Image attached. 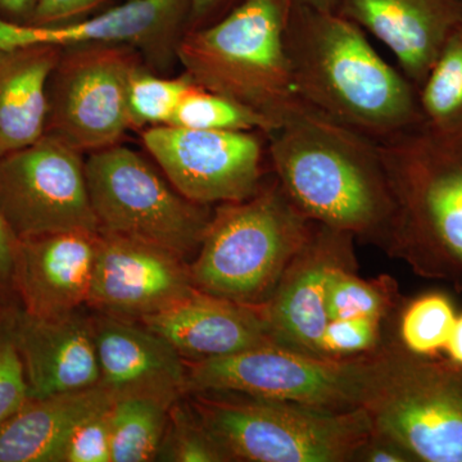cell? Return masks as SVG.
<instances>
[{
  "label": "cell",
  "instance_id": "5b68a950",
  "mask_svg": "<svg viewBox=\"0 0 462 462\" xmlns=\"http://www.w3.org/2000/svg\"><path fill=\"white\" fill-rule=\"evenodd\" d=\"M231 461L342 462L372 437L366 409L327 411L231 392L188 393Z\"/></svg>",
  "mask_w": 462,
  "mask_h": 462
},
{
  "label": "cell",
  "instance_id": "d6a6232c",
  "mask_svg": "<svg viewBox=\"0 0 462 462\" xmlns=\"http://www.w3.org/2000/svg\"><path fill=\"white\" fill-rule=\"evenodd\" d=\"M111 0H38L29 23L38 26L62 25L98 14Z\"/></svg>",
  "mask_w": 462,
  "mask_h": 462
},
{
  "label": "cell",
  "instance_id": "3957f363",
  "mask_svg": "<svg viewBox=\"0 0 462 462\" xmlns=\"http://www.w3.org/2000/svg\"><path fill=\"white\" fill-rule=\"evenodd\" d=\"M291 0H242L211 25L190 30L176 51L194 84L266 116L281 126L303 100L285 51Z\"/></svg>",
  "mask_w": 462,
  "mask_h": 462
},
{
  "label": "cell",
  "instance_id": "d6986e66",
  "mask_svg": "<svg viewBox=\"0 0 462 462\" xmlns=\"http://www.w3.org/2000/svg\"><path fill=\"white\" fill-rule=\"evenodd\" d=\"M97 236L69 231L20 240L14 270L17 305L41 319L62 318L87 306Z\"/></svg>",
  "mask_w": 462,
  "mask_h": 462
},
{
  "label": "cell",
  "instance_id": "8992f818",
  "mask_svg": "<svg viewBox=\"0 0 462 462\" xmlns=\"http://www.w3.org/2000/svg\"><path fill=\"white\" fill-rule=\"evenodd\" d=\"M392 354L327 358L278 345L185 361L188 393L231 392L327 410L351 411L372 400Z\"/></svg>",
  "mask_w": 462,
  "mask_h": 462
},
{
  "label": "cell",
  "instance_id": "7402d4cb",
  "mask_svg": "<svg viewBox=\"0 0 462 462\" xmlns=\"http://www.w3.org/2000/svg\"><path fill=\"white\" fill-rule=\"evenodd\" d=\"M60 53L56 45L0 51V158L44 135L48 83Z\"/></svg>",
  "mask_w": 462,
  "mask_h": 462
},
{
  "label": "cell",
  "instance_id": "f1b7e54d",
  "mask_svg": "<svg viewBox=\"0 0 462 462\" xmlns=\"http://www.w3.org/2000/svg\"><path fill=\"white\" fill-rule=\"evenodd\" d=\"M391 303V282L364 281L355 275L351 266L339 267L331 273L325 298L329 321L358 316L382 320Z\"/></svg>",
  "mask_w": 462,
  "mask_h": 462
},
{
  "label": "cell",
  "instance_id": "e0dca14e",
  "mask_svg": "<svg viewBox=\"0 0 462 462\" xmlns=\"http://www.w3.org/2000/svg\"><path fill=\"white\" fill-rule=\"evenodd\" d=\"M8 309L30 397L69 393L100 384L91 315L78 310L62 318L41 319L26 314L18 305Z\"/></svg>",
  "mask_w": 462,
  "mask_h": 462
},
{
  "label": "cell",
  "instance_id": "d590c367",
  "mask_svg": "<svg viewBox=\"0 0 462 462\" xmlns=\"http://www.w3.org/2000/svg\"><path fill=\"white\" fill-rule=\"evenodd\" d=\"M240 2L242 0H191L188 32L211 25L218 18L225 16Z\"/></svg>",
  "mask_w": 462,
  "mask_h": 462
},
{
  "label": "cell",
  "instance_id": "44dd1931",
  "mask_svg": "<svg viewBox=\"0 0 462 462\" xmlns=\"http://www.w3.org/2000/svg\"><path fill=\"white\" fill-rule=\"evenodd\" d=\"M114 397L102 385L32 398L0 428V462H60L79 422L108 407Z\"/></svg>",
  "mask_w": 462,
  "mask_h": 462
},
{
  "label": "cell",
  "instance_id": "7a4b0ae2",
  "mask_svg": "<svg viewBox=\"0 0 462 462\" xmlns=\"http://www.w3.org/2000/svg\"><path fill=\"white\" fill-rule=\"evenodd\" d=\"M266 138L273 176L309 220L391 234L396 206L378 143L305 102Z\"/></svg>",
  "mask_w": 462,
  "mask_h": 462
},
{
  "label": "cell",
  "instance_id": "30bf717a",
  "mask_svg": "<svg viewBox=\"0 0 462 462\" xmlns=\"http://www.w3.org/2000/svg\"><path fill=\"white\" fill-rule=\"evenodd\" d=\"M365 409L374 433L415 460L462 462V375L415 356L392 354Z\"/></svg>",
  "mask_w": 462,
  "mask_h": 462
},
{
  "label": "cell",
  "instance_id": "e575fe53",
  "mask_svg": "<svg viewBox=\"0 0 462 462\" xmlns=\"http://www.w3.org/2000/svg\"><path fill=\"white\" fill-rule=\"evenodd\" d=\"M354 460L370 462H406L413 461L412 457L402 446L398 445L391 438L374 433L356 452Z\"/></svg>",
  "mask_w": 462,
  "mask_h": 462
},
{
  "label": "cell",
  "instance_id": "d4e9b609",
  "mask_svg": "<svg viewBox=\"0 0 462 462\" xmlns=\"http://www.w3.org/2000/svg\"><path fill=\"white\" fill-rule=\"evenodd\" d=\"M170 125L215 132H260L266 135L278 127L266 116L199 85L185 94Z\"/></svg>",
  "mask_w": 462,
  "mask_h": 462
},
{
  "label": "cell",
  "instance_id": "2e32d148",
  "mask_svg": "<svg viewBox=\"0 0 462 462\" xmlns=\"http://www.w3.org/2000/svg\"><path fill=\"white\" fill-rule=\"evenodd\" d=\"M100 385L115 398L154 397L173 403L188 394L187 364L141 321L91 315Z\"/></svg>",
  "mask_w": 462,
  "mask_h": 462
},
{
  "label": "cell",
  "instance_id": "4316f807",
  "mask_svg": "<svg viewBox=\"0 0 462 462\" xmlns=\"http://www.w3.org/2000/svg\"><path fill=\"white\" fill-rule=\"evenodd\" d=\"M156 461L227 462L229 456L207 430L188 396L170 407L165 434Z\"/></svg>",
  "mask_w": 462,
  "mask_h": 462
},
{
  "label": "cell",
  "instance_id": "7c38bea8",
  "mask_svg": "<svg viewBox=\"0 0 462 462\" xmlns=\"http://www.w3.org/2000/svg\"><path fill=\"white\" fill-rule=\"evenodd\" d=\"M142 142L173 188L199 205L240 202L266 180L269 153L263 133L162 125L144 129Z\"/></svg>",
  "mask_w": 462,
  "mask_h": 462
},
{
  "label": "cell",
  "instance_id": "8fae6325",
  "mask_svg": "<svg viewBox=\"0 0 462 462\" xmlns=\"http://www.w3.org/2000/svg\"><path fill=\"white\" fill-rule=\"evenodd\" d=\"M0 211L18 240L99 231L83 153L48 134L0 158Z\"/></svg>",
  "mask_w": 462,
  "mask_h": 462
},
{
  "label": "cell",
  "instance_id": "836d02e7",
  "mask_svg": "<svg viewBox=\"0 0 462 462\" xmlns=\"http://www.w3.org/2000/svg\"><path fill=\"white\" fill-rule=\"evenodd\" d=\"M20 240L5 221L0 211V306H16L17 298L14 291V270Z\"/></svg>",
  "mask_w": 462,
  "mask_h": 462
},
{
  "label": "cell",
  "instance_id": "9c48e42d",
  "mask_svg": "<svg viewBox=\"0 0 462 462\" xmlns=\"http://www.w3.org/2000/svg\"><path fill=\"white\" fill-rule=\"evenodd\" d=\"M143 65L141 53L126 45L62 48L48 83L45 134L81 153L120 144L132 129L130 80Z\"/></svg>",
  "mask_w": 462,
  "mask_h": 462
},
{
  "label": "cell",
  "instance_id": "5bb4252c",
  "mask_svg": "<svg viewBox=\"0 0 462 462\" xmlns=\"http://www.w3.org/2000/svg\"><path fill=\"white\" fill-rule=\"evenodd\" d=\"M196 291L187 260L143 240L98 231L87 306L141 321Z\"/></svg>",
  "mask_w": 462,
  "mask_h": 462
},
{
  "label": "cell",
  "instance_id": "52a82bcc",
  "mask_svg": "<svg viewBox=\"0 0 462 462\" xmlns=\"http://www.w3.org/2000/svg\"><path fill=\"white\" fill-rule=\"evenodd\" d=\"M378 145L396 206L391 236L462 261V124H421Z\"/></svg>",
  "mask_w": 462,
  "mask_h": 462
},
{
  "label": "cell",
  "instance_id": "74e56055",
  "mask_svg": "<svg viewBox=\"0 0 462 462\" xmlns=\"http://www.w3.org/2000/svg\"><path fill=\"white\" fill-rule=\"evenodd\" d=\"M445 349L451 363L462 366V315L456 318Z\"/></svg>",
  "mask_w": 462,
  "mask_h": 462
},
{
  "label": "cell",
  "instance_id": "9a60e30c",
  "mask_svg": "<svg viewBox=\"0 0 462 462\" xmlns=\"http://www.w3.org/2000/svg\"><path fill=\"white\" fill-rule=\"evenodd\" d=\"M354 236L315 223L272 297L258 306L276 345L325 357L322 337L329 322L325 310L328 284L334 270L354 264Z\"/></svg>",
  "mask_w": 462,
  "mask_h": 462
},
{
  "label": "cell",
  "instance_id": "4fadbf2b",
  "mask_svg": "<svg viewBox=\"0 0 462 462\" xmlns=\"http://www.w3.org/2000/svg\"><path fill=\"white\" fill-rule=\"evenodd\" d=\"M191 0H126L94 16L38 26L0 18V51L30 45L115 44L132 47L149 67L165 71L178 60L176 51L188 32Z\"/></svg>",
  "mask_w": 462,
  "mask_h": 462
},
{
  "label": "cell",
  "instance_id": "4dcf8cb0",
  "mask_svg": "<svg viewBox=\"0 0 462 462\" xmlns=\"http://www.w3.org/2000/svg\"><path fill=\"white\" fill-rule=\"evenodd\" d=\"M380 322L367 316L328 322L322 337L325 357H356L374 351L380 339Z\"/></svg>",
  "mask_w": 462,
  "mask_h": 462
},
{
  "label": "cell",
  "instance_id": "8d00e7d4",
  "mask_svg": "<svg viewBox=\"0 0 462 462\" xmlns=\"http://www.w3.org/2000/svg\"><path fill=\"white\" fill-rule=\"evenodd\" d=\"M38 0H0V18L11 23H29Z\"/></svg>",
  "mask_w": 462,
  "mask_h": 462
},
{
  "label": "cell",
  "instance_id": "83f0119b",
  "mask_svg": "<svg viewBox=\"0 0 462 462\" xmlns=\"http://www.w3.org/2000/svg\"><path fill=\"white\" fill-rule=\"evenodd\" d=\"M454 305L442 293H430L412 300L401 319V339L407 352L418 357L445 349L454 327Z\"/></svg>",
  "mask_w": 462,
  "mask_h": 462
},
{
  "label": "cell",
  "instance_id": "603a6c76",
  "mask_svg": "<svg viewBox=\"0 0 462 462\" xmlns=\"http://www.w3.org/2000/svg\"><path fill=\"white\" fill-rule=\"evenodd\" d=\"M171 406L154 397L115 398L109 412L112 462L156 461Z\"/></svg>",
  "mask_w": 462,
  "mask_h": 462
},
{
  "label": "cell",
  "instance_id": "6da1fadb",
  "mask_svg": "<svg viewBox=\"0 0 462 462\" xmlns=\"http://www.w3.org/2000/svg\"><path fill=\"white\" fill-rule=\"evenodd\" d=\"M284 44L294 88L310 107L376 143L421 125L409 79L337 12L291 3Z\"/></svg>",
  "mask_w": 462,
  "mask_h": 462
},
{
  "label": "cell",
  "instance_id": "1f68e13d",
  "mask_svg": "<svg viewBox=\"0 0 462 462\" xmlns=\"http://www.w3.org/2000/svg\"><path fill=\"white\" fill-rule=\"evenodd\" d=\"M112 403L76 425L67 438L60 462H112L109 424Z\"/></svg>",
  "mask_w": 462,
  "mask_h": 462
},
{
  "label": "cell",
  "instance_id": "cb8c5ba5",
  "mask_svg": "<svg viewBox=\"0 0 462 462\" xmlns=\"http://www.w3.org/2000/svg\"><path fill=\"white\" fill-rule=\"evenodd\" d=\"M422 125L446 130L462 124V23L448 36L418 89Z\"/></svg>",
  "mask_w": 462,
  "mask_h": 462
},
{
  "label": "cell",
  "instance_id": "ab89813d",
  "mask_svg": "<svg viewBox=\"0 0 462 462\" xmlns=\"http://www.w3.org/2000/svg\"><path fill=\"white\" fill-rule=\"evenodd\" d=\"M2 310H3V307H2V306H0V311H2Z\"/></svg>",
  "mask_w": 462,
  "mask_h": 462
},
{
  "label": "cell",
  "instance_id": "f546056e",
  "mask_svg": "<svg viewBox=\"0 0 462 462\" xmlns=\"http://www.w3.org/2000/svg\"><path fill=\"white\" fill-rule=\"evenodd\" d=\"M29 385L23 360L12 334L11 316L0 311V428L29 400Z\"/></svg>",
  "mask_w": 462,
  "mask_h": 462
},
{
  "label": "cell",
  "instance_id": "ac0fdd59",
  "mask_svg": "<svg viewBox=\"0 0 462 462\" xmlns=\"http://www.w3.org/2000/svg\"><path fill=\"white\" fill-rule=\"evenodd\" d=\"M333 11L382 42L416 91L462 23V0H334Z\"/></svg>",
  "mask_w": 462,
  "mask_h": 462
},
{
  "label": "cell",
  "instance_id": "484cf974",
  "mask_svg": "<svg viewBox=\"0 0 462 462\" xmlns=\"http://www.w3.org/2000/svg\"><path fill=\"white\" fill-rule=\"evenodd\" d=\"M143 65L134 72L127 91L132 129H147L170 125L185 94L194 87L188 74L179 78H163Z\"/></svg>",
  "mask_w": 462,
  "mask_h": 462
},
{
  "label": "cell",
  "instance_id": "ba28073f",
  "mask_svg": "<svg viewBox=\"0 0 462 462\" xmlns=\"http://www.w3.org/2000/svg\"><path fill=\"white\" fill-rule=\"evenodd\" d=\"M85 173L99 231L160 245L184 260L197 254L211 207L185 199L138 152L121 144L91 152Z\"/></svg>",
  "mask_w": 462,
  "mask_h": 462
},
{
  "label": "cell",
  "instance_id": "ffe728a7",
  "mask_svg": "<svg viewBox=\"0 0 462 462\" xmlns=\"http://www.w3.org/2000/svg\"><path fill=\"white\" fill-rule=\"evenodd\" d=\"M184 361L211 360L276 345L258 306L194 291L175 305L141 320Z\"/></svg>",
  "mask_w": 462,
  "mask_h": 462
},
{
  "label": "cell",
  "instance_id": "f35d334b",
  "mask_svg": "<svg viewBox=\"0 0 462 462\" xmlns=\"http://www.w3.org/2000/svg\"><path fill=\"white\" fill-rule=\"evenodd\" d=\"M294 5H307V7L319 9H330L333 11L334 0H291Z\"/></svg>",
  "mask_w": 462,
  "mask_h": 462
},
{
  "label": "cell",
  "instance_id": "277c9868",
  "mask_svg": "<svg viewBox=\"0 0 462 462\" xmlns=\"http://www.w3.org/2000/svg\"><path fill=\"white\" fill-rule=\"evenodd\" d=\"M314 226L273 176L249 199L216 207L189 263L194 288L243 305H263Z\"/></svg>",
  "mask_w": 462,
  "mask_h": 462
}]
</instances>
